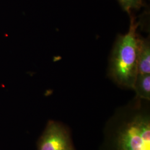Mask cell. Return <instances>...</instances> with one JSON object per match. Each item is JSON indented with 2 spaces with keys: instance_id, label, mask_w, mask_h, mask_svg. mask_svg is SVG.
I'll list each match as a JSON object with an SVG mask.
<instances>
[{
  "instance_id": "6da1fadb",
  "label": "cell",
  "mask_w": 150,
  "mask_h": 150,
  "mask_svg": "<svg viewBox=\"0 0 150 150\" xmlns=\"http://www.w3.org/2000/svg\"><path fill=\"white\" fill-rule=\"evenodd\" d=\"M138 26L135 18L131 17L129 31L120 36L114 46L109 68L110 75L117 83L132 88L138 74Z\"/></svg>"
},
{
  "instance_id": "7a4b0ae2",
  "label": "cell",
  "mask_w": 150,
  "mask_h": 150,
  "mask_svg": "<svg viewBox=\"0 0 150 150\" xmlns=\"http://www.w3.org/2000/svg\"><path fill=\"white\" fill-rule=\"evenodd\" d=\"M118 150H150V122L147 116H138L120 131Z\"/></svg>"
},
{
  "instance_id": "3957f363",
  "label": "cell",
  "mask_w": 150,
  "mask_h": 150,
  "mask_svg": "<svg viewBox=\"0 0 150 150\" xmlns=\"http://www.w3.org/2000/svg\"><path fill=\"white\" fill-rule=\"evenodd\" d=\"M38 150H75L66 129L57 122L50 121L38 142Z\"/></svg>"
},
{
  "instance_id": "277c9868",
  "label": "cell",
  "mask_w": 150,
  "mask_h": 150,
  "mask_svg": "<svg viewBox=\"0 0 150 150\" xmlns=\"http://www.w3.org/2000/svg\"><path fill=\"white\" fill-rule=\"evenodd\" d=\"M137 71L138 74H150V45L148 39L139 38Z\"/></svg>"
},
{
  "instance_id": "5b68a950",
  "label": "cell",
  "mask_w": 150,
  "mask_h": 150,
  "mask_svg": "<svg viewBox=\"0 0 150 150\" xmlns=\"http://www.w3.org/2000/svg\"><path fill=\"white\" fill-rule=\"evenodd\" d=\"M133 88L137 96L146 100H150V74H137Z\"/></svg>"
},
{
  "instance_id": "8992f818",
  "label": "cell",
  "mask_w": 150,
  "mask_h": 150,
  "mask_svg": "<svg viewBox=\"0 0 150 150\" xmlns=\"http://www.w3.org/2000/svg\"><path fill=\"white\" fill-rule=\"evenodd\" d=\"M125 11L129 13L134 10L139 9L142 6V0H118Z\"/></svg>"
}]
</instances>
